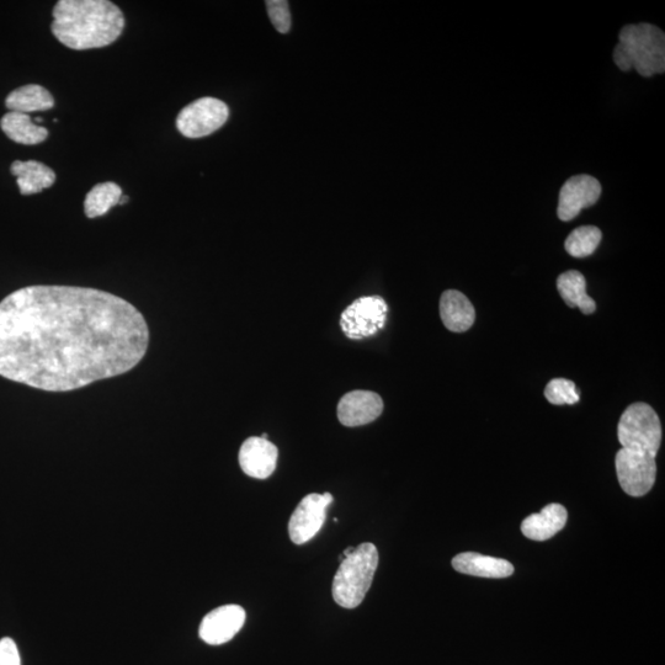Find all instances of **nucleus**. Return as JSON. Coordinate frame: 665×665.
I'll list each match as a JSON object with an SVG mask.
<instances>
[{
  "instance_id": "nucleus-1",
  "label": "nucleus",
  "mask_w": 665,
  "mask_h": 665,
  "mask_svg": "<svg viewBox=\"0 0 665 665\" xmlns=\"http://www.w3.org/2000/svg\"><path fill=\"white\" fill-rule=\"evenodd\" d=\"M150 329L137 308L109 292L29 286L0 302V376L69 392L141 363Z\"/></svg>"
},
{
  "instance_id": "nucleus-2",
  "label": "nucleus",
  "mask_w": 665,
  "mask_h": 665,
  "mask_svg": "<svg viewBox=\"0 0 665 665\" xmlns=\"http://www.w3.org/2000/svg\"><path fill=\"white\" fill-rule=\"evenodd\" d=\"M124 28V14L108 0H60L53 9L52 33L72 50L109 46Z\"/></svg>"
},
{
  "instance_id": "nucleus-3",
  "label": "nucleus",
  "mask_w": 665,
  "mask_h": 665,
  "mask_svg": "<svg viewBox=\"0 0 665 665\" xmlns=\"http://www.w3.org/2000/svg\"><path fill=\"white\" fill-rule=\"evenodd\" d=\"M614 61L621 71L636 69L642 77L665 71V35L651 24L627 25L620 31Z\"/></svg>"
},
{
  "instance_id": "nucleus-4",
  "label": "nucleus",
  "mask_w": 665,
  "mask_h": 665,
  "mask_svg": "<svg viewBox=\"0 0 665 665\" xmlns=\"http://www.w3.org/2000/svg\"><path fill=\"white\" fill-rule=\"evenodd\" d=\"M379 566V551L365 542L348 557H344L335 573L332 594L335 603L345 609H355L363 603Z\"/></svg>"
},
{
  "instance_id": "nucleus-5",
  "label": "nucleus",
  "mask_w": 665,
  "mask_h": 665,
  "mask_svg": "<svg viewBox=\"0 0 665 665\" xmlns=\"http://www.w3.org/2000/svg\"><path fill=\"white\" fill-rule=\"evenodd\" d=\"M622 449L656 456L662 444V425L658 414L647 403L631 404L617 427Z\"/></svg>"
},
{
  "instance_id": "nucleus-6",
  "label": "nucleus",
  "mask_w": 665,
  "mask_h": 665,
  "mask_svg": "<svg viewBox=\"0 0 665 665\" xmlns=\"http://www.w3.org/2000/svg\"><path fill=\"white\" fill-rule=\"evenodd\" d=\"M388 306L381 296H366L354 301L342 313L340 327L348 338H369L385 328Z\"/></svg>"
},
{
  "instance_id": "nucleus-7",
  "label": "nucleus",
  "mask_w": 665,
  "mask_h": 665,
  "mask_svg": "<svg viewBox=\"0 0 665 665\" xmlns=\"http://www.w3.org/2000/svg\"><path fill=\"white\" fill-rule=\"evenodd\" d=\"M230 115L228 106L216 98H201L180 111L177 127L183 136L201 138L220 130Z\"/></svg>"
},
{
  "instance_id": "nucleus-8",
  "label": "nucleus",
  "mask_w": 665,
  "mask_h": 665,
  "mask_svg": "<svg viewBox=\"0 0 665 665\" xmlns=\"http://www.w3.org/2000/svg\"><path fill=\"white\" fill-rule=\"evenodd\" d=\"M615 466L621 488L631 497L646 496L656 482V456L621 449Z\"/></svg>"
},
{
  "instance_id": "nucleus-9",
  "label": "nucleus",
  "mask_w": 665,
  "mask_h": 665,
  "mask_svg": "<svg viewBox=\"0 0 665 665\" xmlns=\"http://www.w3.org/2000/svg\"><path fill=\"white\" fill-rule=\"evenodd\" d=\"M333 500L331 493H312L301 500L289 523L290 539L294 544H306L321 531L327 508Z\"/></svg>"
},
{
  "instance_id": "nucleus-10",
  "label": "nucleus",
  "mask_w": 665,
  "mask_h": 665,
  "mask_svg": "<svg viewBox=\"0 0 665 665\" xmlns=\"http://www.w3.org/2000/svg\"><path fill=\"white\" fill-rule=\"evenodd\" d=\"M601 195L598 179L590 175H576L568 179L560 191L557 215L563 222L572 221L583 209L597 204Z\"/></svg>"
},
{
  "instance_id": "nucleus-11",
  "label": "nucleus",
  "mask_w": 665,
  "mask_h": 665,
  "mask_svg": "<svg viewBox=\"0 0 665 665\" xmlns=\"http://www.w3.org/2000/svg\"><path fill=\"white\" fill-rule=\"evenodd\" d=\"M246 616L242 606H220L202 619L199 636L207 645H223L230 642L242 630Z\"/></svg>"
},
{
  "instance_id": "nucleus-12",
  "label": "nucleus",
  "mask_w": 665,
  "mask_h": 665,
  "mask_svg": "<svg viewBox=\"0 0 665 665\" xmlns=\"http://www.w3.org/2000/svg\"><path fill=\"white\" fill-rule=\"evenodd\" d=\"M382 412V398L371 391L349 392L338 404L339 422L345 427H360L372 423Z\"/></svg>"
},
{
  "instance_id": "nucleus-13",
  "label": "nucleus",
  "mask_w": 665,
  "mask_h": 665,
  "mask_svg": "<svg viewBox=\"0 0 665 665\" xmlns=\"http://www.w3.org/2000/svg\"><path fill=\"white\" fill-rule=\"evenodd\" d=\"M278 456V448L273 443L254 436L244 441L239 450V465L249 477L266 480L273 475Z\"/></svg>"
},
{
  "instance_id": "nucleus-14",
  "label": "nucleus",
  "mask_w": 665,
  "mask_h": 665,
  "mask_svg": "<svg viewBox=\"0 0 665 665\" xmlns=\"http://www.w3.org/2000/svg\"><path fill=\"white\" fill-rule=\"evenodd\" d=\"M452 567L456 572L481 578L502 579L514 573V566L509 561L476 552L460 553L452 560Z\"/></svg>"
},
{
  "instance_id": "nucleus-15",
  "label": "nucleus",
  "mask_w": 665,
  "mask_h": 665,
  "mask_svg": "<svg viewBox=\"0 0 665 665\" xmlns=\"http://www.w3.org/2000/svg\"><path fill=\"white\" fill-rule=\"evenodd\" d=\"M440 317L449 331L464 333L475 323L476 311L462 292L448 290L440 299Z\"/></svg>"
},
{
  "instance_id": "nucleus-16",
  "label": "nucleus",
  "mask_w": 665,
  "mask_h": 665,
  "mask_svg": "<svg viewBox=\"0 0 665 665\" xmlns=\"http://www.w3.org/2000/svg\"><path fill=\"white\" fill-rule=\"evenodd\" d=\"M567 519V509L561 504L552 503L542 509L540 513L528 516L521 524V531L530 540H550L565 528Z\"/></svg>"
},
{
  "instance_id": "nucleus-17",
  "label": "nucleus",
  "mask_w": 665,
  "mask_h": 665,
  "mask_svg": "<svg viewBox=\"0 0 665 665\" xmlns=\"http://www.w3.org/2000/svg\"><path fill=\"white\" fill-rule=\"evenodd\" d=\"M10 170L14 177H17L20 193L23 195L39 194L56 182V173L44 163L15 161Z\"/></svg>"
},
{
  "instance_id": "nucleus-18",
  "label": "nucleus",
  "mask_w": 665,
  "mask_h": 665,
  "mask_svg": "<svg viewBox=\"0 0 665 665\" xmlns=\"http://www.w3.org/2000/svg\"><path fill=\"white\" fill-rule=\"evenodd\" d=\"M5 106L12 113L29 114L52 109L55 99L49 90L41 85L29 84L10 93L5 100Z\"/></svg>"
},
{
  "instance_id": "nucleus-19",
  "label": "nucleus",
  "mask_w": 665,
  "mask_h": 665,
  "mask_svg": "<svg viewBox=\"0 0 665 665\" xmlns=\"http://www.w3.org/2000/svg\"><path fill=\"white\" fill-rule=\"evenodd\" d=\"M557 289L568 307H577L584 315H593L597 310L595 301L587 294V281L579 271L569 270L558 276Z\"/></svg>"
},
{
  "instance_id": "nucleus-20",
  "label": "nucleus",
  "mask_w": 665,
  "mask_h": 665,
  "mask_svg": "<svg viewBox=\"0 0 665 665\" xmlns=\"http://www.w3.org/2000/svg\"><path fill=\"white\" fill-rule=\"evenodd\" d=\"M0 126L10 140L21 145H39L49 137V131L45 127L36 125L28 114L10 111L3 116Z\"/></svg>"
},
{
  "instance_id": "nucleus-21",
  "label": "nucleus",
  "mask_w": 665,
  "mask_h": 665,
  "mask_svg": "<svg viewBox=\"0 0 665 665\" xmlns=\"http://www.w3.org/2000/svg\"><path fill=\"white\" fill-rule=\"evenodd\" d=\"M122 189L115 183H100L89 191L84 201L85 215L97 218L108 214L114 206L120 204Z\"/></svg>"
},
{
  "instance_id": "nucleus-22",
  "label": "nucleus",
  "mask_w": 665,
  "mask_h": 665,
  "mask_svg": "<svg viewBox=\"0 0 665 665\" xmlns=\"http://www.w3.org/2000/svg\"><path fill=\"white\" fill-rule=\"evenodd\" d=\"M603 233L595 226L576 228L566 239L565 248L574 258H585L592 255L599 247Z\"/></svg>"
},
{
  "instance_id": "nucleus-23",
  "label": "nucleus",
  "mask_w": 665,
  "mask_h": 665,
  "mask_svg": "<svg viewBox=\"0 0 665 665\" xmlns=\"http://www.w3.org/2000/svg\"><path fill=\"white\" fill-rule=\"evenodd\" d=\"M545 397L547 401L555 404V406L576 404L579 402V393L576 385L567 379H555L547 383Z\"/></svg>"
},
{
  "instance_id": "nucleus-24",
  "label": "nucleus",
  "mask_w": 665,
  "mask_h": 665,
  "mask_svg": "<svg viewBox=\"0 0 665 665\" xmlns=\"http://www.w3.org/2000/svg\"><path fill=\"white\" fill-rule=\"evenodd\" d=\"M265 4L266 8H268L269 18L271 23H273L274 28L278 30L280 34L289 33L291 28L289 2H286V0H268Z\"/></svg>"
},
{
  "instance_id": "nucleus-25",
  "label": "nucleus",
  "mask_w": 665,
  "mask_h": 665,
  "mask_svg": "<svg viewBox=\"0 0 665 665\" xmlns=\"http://www.w3.org/2000/svg\"><path fill=\"white\" fill-rule=\"evenodd\" d=\"M0 665H21L19 649L12 638L0 640Z\"/></svg>"
},
{
  "instance_id": "nucleus-26",
  "label": "nucleus",
  "mask_w": 665,
  "mask_h": 665,
  "mask_svg": "<svg viewBox=\"0 0 665 665\" xmlns=\"http://www.w3.org/2000/svg\"><path fill=\"white\" fill-rule=\"evenodd\" d=\"M354 550H355V547H348V549L343 552V556L348 557L349 555H351V553L354 552Z\"/></svg>"
},
{
  "instance_id": "nucleus-27",
  "label": "nucleus",
  "mask_w": 665,
  "mask_h": 665,
  "mask_svg": "<svg viewBox=\"0 0 665 665\" xmlns=\"http://www.w3.org/2000/svg\"><path fill=\"white\" fill-rule=\"evenodd\" d=\"M127 200H129V198H126V196H122V198H121V200H120V205H124V204H126V201H127Z\"/></svg>"
}]
</instances>
